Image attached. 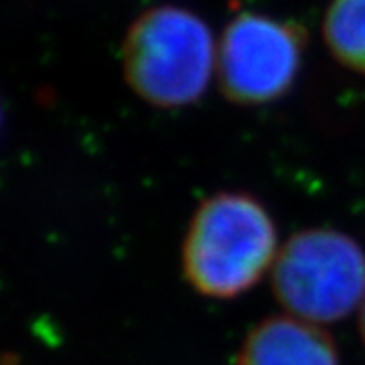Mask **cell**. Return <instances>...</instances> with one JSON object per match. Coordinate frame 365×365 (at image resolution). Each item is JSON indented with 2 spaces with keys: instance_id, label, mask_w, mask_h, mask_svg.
I'll return each mask as SVG.
<instances>
[{
  "instance_id": "obj_1",
  "label": "cell",
  "mask_w": 365,
  "mask_h": 365,
  "mask_svg": "<svg viewBox=\"0 0 365 365\" xmlns=\"http://www.w3.org/2000/svg\"><path fill=\"white\" fill-rule=\"evenodd\" d=\"M278 256L272 217L248 193H217L195 211L182 242V274L199 294L234 299Z\"/></svg>"
},
{
  "instance_id": "obj_2",
  "label": "cell",
  "mask_w": 365,
  "mask_h": 365,
  "mask_svg": "<svg viewBox=\"0 0 365 365\" xmlns=\"http://www.w3.org/2000/svg\"><path fill=\"white\" fill-rule=\"evenodd\" d=\"M217 61L207 25L185 9L158 6L140 14L122 45L126 81L158 108H181L207 90Z\"/></svg>"
},
{
  "instance_id": "obj_3",
  "label": "cell",
  "mask_w": 365,
  "mask_h": 365,
  "mask_svg": "<svg viewBox=\"0 0 365 365\" xmlns=\"http://www.w3.org/2000/svg\"><path fill=\"white\" fill-rule=\"evenodd\" d=\"M272 290L290 317L313 325L341 321L365 300L364 250L331 227L302 230L276 256Z\"/></svg>"
},
{
  "instance_id": "obj_4",
  "label": "cell",
  "mask_w": 365,
  "mask_h": 365,
  "mask_svg": "<svg viewBox=\"0 0 365 365\" xmlns=\"http://www.w3.org/2000/svg\"><path fill=\"white\" fill-rule=\"evenodd\" d=\"M304 31L297 23L242 13L217 47V78L227 100L260 106L282 98L299 76Z\"/></svg>"
},
{
  "instance_id": "obj_5",
  "label": "cell",
  "mask_w": 365,
  "mask_h": 365,
  "mask_svg": "<svg viewBox=\"0 0 365 365\" xmlns=\"http://www.w3.org/2000/svg\"><path fill=\"white\" fill-rule=\"evenodd\" d=\"M237 365H339L333 337L297 317H270L254 327Z\"/></svg>"
},
{
  "instance_id": "obj_6",
  "label": "cell",
  "mask_w": 365,
  "mask_h": 365,
  "mask_svg": "<svg viewBox=\"0 0 365 365\" xmlns=\"http://www.w3.org/2000/svg\"><path fill=\"white\" fill-rule=\"evenodd\" d=\"M323 35L341 66L365 76V0H333Z\"/></svg>"
},
{
  "instance_id": "obj_7",
  "label": "cell",
  "mask_w": 365,
  "mask_h": 365,
  "mask_svg": "<svg viewBox=\"0 0 365 365\" xmlns=\"http://www.w3.org/2000/svg\"><path fill=\"white\" fill-rule=\"evenodd\" d=\"M359 335H361V339L365 343V300L359 307Z\"/></svg>"
}]
</instances>
